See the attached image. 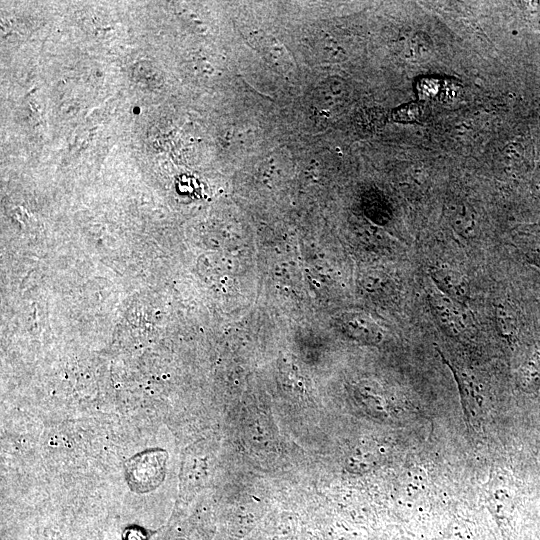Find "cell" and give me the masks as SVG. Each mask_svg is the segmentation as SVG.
<instances>
[{"label":"cell","mask_w":540,"mask_h":540,"mask_svg":"<svg viewBox=\"0 0 540 540\" xmlns=\"http://www.w3.org/2000/svg\"><path fill=\"white\" fill-rule=\"evenodd\" d=\"M495 319L500 334L507 340H513L518 331V318L515 309L507 301L499 302L495 307Z\"/></svg>","instance_id":"10"},{"label":"cell","mask_w":540,"mask_h":540,"mask_svg":"<svg viewBox=\"0 0 540 540\" xmlns=\"http://www.w3.org/2000/svg\"><path fill=\"white\" fill-rule=\"evenodd\" d=\"M516 381L519 389L527 394H535L540 390V347L533 346L521 360Z\"/></svg>","instance_id":"7"},{"label":"cell","mask_w":540,"mask_h":540,"mask_svg":"<svg viewBox=\"0 0 540 540\" xmlns=\"http://www.w3.org/2000/svg\"><path fill=\"white\" fill-rule=\"evenodd\" d=\"M428 302L441 327L454 337L464 335L469 326L464 306L442 293L433 283L427 289Z\"/></svg>","instance_id":"4"},{"label":"cell","mask_w":540,"mask_h":540,"mask_svg":"<svg viewBox=\"0 0 540 540\" xmlns=\"http://www.w3.org/2000/svg\"><path fill=\"white\" fill-rule=\"evenodd\" d=\"M434 540H489V538L483 526L472 517L453 515L438 526Z\"/></svg>","instance_id":"6"},{"label":"cell","mask_w":540,"mask_h":540,"mask_svg":"<svg viewBox=\"0 0 540 540\" xmlns=\"http://www.w3.org/2000/svg\"><path fill=\"white\" fill-rule=\"evenodd\" d=\"M483 502L500 540L522 539V489L511 471L500 467L491 470Z\"/></svg>","instance_id":"1"},{"label":"cell","mask_w":540,"mask_h":540,"mask_svg":"<svg viewBox=\"0 0 540 540\" xmlns=\"http://www.w3.org/2000/svg\"><path fill=\"white\" fill-rule=\"evenodd\" d=\"M378 455L370 444L357 446L348 458V468L355 473L366 472L377 462Z\"/></svg>","instance_id":"11"},{"label":"cell","mask_w":540,"mask_h":540,"mask_svg":"<svg viewBox=\"0 0 540 540\" xmlns=\"http://www.w3.org/2000/svg\"><path fill=\"white\" fill-rule=\"evenodd\" d=\"M432 283L445 295L465 306L470 299L469 283L462 273L449 266L430 269Z\"/></svg>","instance_id":"5"},{"label":"cell","mask_w":540,"mask_h":540,"mask_svg":"<svg viewBox=\"0 0 540 540\" xmlns=\"http://www.w3.org/2000/svg\"><path fill=\"white\" fill-rule=\"evenodd\" d=\"M427 489V477L425 471L414 467L407 471L402 484L401 503L405 508L416 511L418 503L423 499Z\"/></svg>","instance_id":"8"},{"label":"cell","mask_w":540,"mask_h":540,"mask_svg":"<svg viewBox=\"0 0 540 540\" xmlns=\"http://www.w3.org/2000/svg\"><path fill=\"white\" fill-rule=\"evenodd\" d=\"M436 351L456 381L467 426L474 432H480L485 416V397L481 385L473 375L452 363L440 348L437 347Z\"/></svg>","instance_id":"2"},{"label":"cell","mask_w":540,"mask_h":540,"mask_svg":"<svg viewBox=\"0 0 540 540\" xmlns=\"http://www.w3.org/2000/svg\"><path fill=\"white\" fill-rule=\"evenodd\" d=\"M167 455L163 451H147L130 459L126 478L131 488L147 492L156 488L165 477Z\"/></svg>","instance_id":"3"},{"label":"cell","mask_w":540,"mask_h":540,"mask_svg":"<svg viewBox=\"0 0 540 540\" xmlns=\"http://www.w3.org/2000/svg\"><path fill=\"white\" fill-rule=\"evenodd\" d=\"M420 108L418 105H410L406 107L405 109L398 110V113L396 114L397 120L403 121L406 115L408 116V121L416 120V118L420 115Z\"/></svg>","instance_id":"12"},{"label":"cell","mask_w":540,"mask_h":540,"mask_svg":"<svg viewBox=\"0 0 540 540\" xmlns=\"http://www.w3.org/2000/svg\"><path fill=\"white\" fill-rule=\"evenodd\" d=\"M345 325L349 334L358 341L375 344L382 339L379 327L364 315H349L345 319Z\"/></svg>","instance_id":"9"},{"label":"cell","mask_w":540,"mask_h":540,"mask_svg":"<svg viewBox=\"0 0 540 540\" xmlns=\"http://www.w3.org/2000/svg\"><path fill=\"white\" fill-rule=\"evenodd\" d=\"M537 540H540V536L538 537V539H537Z\"/></svg>","instance_id":"13"}]
</instances>
